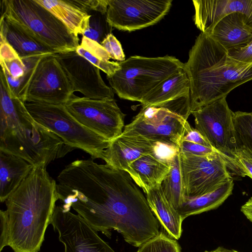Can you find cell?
I'll return each instance as SVG.
<instances>
[{
	"instance_id": "cell-33",
	"label": "cell",
	"mask_w": 252,
	"mask_h": 252,
	"mask_svg": "<svg viewBox=\"0 0 252 252\" xmlns=\"http://www.w3.org/2000/svg\"><path fill=\"white\" fill-rule=\"evenodd\" d=\"M80 45L96 58L103 61H109L110 57L109 54L97 42L82 35Z\"/></svg>"
},
{
	"instance_id": "cell-40",
	"label": "cell",
	"mask_w": 252,
	"mask_h": 252,
	"mask_svg": "<svg viewBox=\"0 0 252 252\" xmlns=\"http://www.w3.org/2000/svg\"><path fill=\"white\" fill-rule=\"evenodd\" d=\"M204 252H239L236 250H229L225 249L224 248L219 247L216 249L215 250H214L213 251H205Z\"/></svg>"
},
{
	"instance_id": "cell-23",
	"label": "cell",
	"mask_w": 252,
	"mask_h": 252,
	"mask_svg": "<svg viewBox=\"0 0 252 252\" xmlns=\"http://www.w3.org/2000/svg\"><path fill=\"white\" fill-rule=\"evenodd\" d=\"M0 200L4 202L19 187L33 166L26 160L0 151Z\"/></svg>"
},
{
	"instance_id": "cell-37",
	"label": "cell",
	"mask_w": 252,
	"mask_h": 252,
	"mask_svg": "<svg viewBox=\"0 0 252 252\" xmlns=\"http://www.w3.org/2000/svg\"><path fill=\"white\" fill-rule=\"evenodd\" d=\"M182 141H186L212 147L207 139L195 128L190 127L186 132Z\"/></svg>"
},
{
	"instance_id": "cell-30",
	"label": "cell",
	"mask_w": 252,
	"mask_h": 252,
	"mask_svg": "<svg viewBox=\"0 0 252 252\" xmlns=\"http://www.w3.org/2000/svg\"><path fill=\"white\" fill-rule=\"evenodd\" d=\"M180 152V147L176 145L162 141H155L151 155L160 161L171 165Z\"/></svg>"
},
{
	"instance_id": "cell-6",
	"label": "cell",
	"mask_w": 252,
	"mask_h": 252,
	"mask_svg": "<svg viewBox=\"0 0 252 252\" xmlns=\"http://www.w3.org/2000/svg\"><path fill=\"white\" fill-rule=\"evenodd\" d=\"M119 63L120 68L106 77L111 88L121 98L140 102L184 66L179 60L168 55L154 58L133 56Z\"/></svg>"
},
{
	"instance_id": "cell-2",
	"label": "cell",
	"mask_w": 252,
	"mask_h": 252,
	"mask_svg": "<svg viewBox=\"0 0 252 252\" xmlns=\"http://www.w3.org/2000/svg\"><path fill=\"white\" fill-rule=\"evenodd\" d=\"M43 165L33 166L0 211V252H39L59 200L57 182Z\"/></svg>"
},
{
	"instance_id": "cell-36",
	"label": "cell",
	"mask_w": 252,
	"mask_h": 252,
	"mask_svg": "<svg viewBox=\"0 0 252 252\" xmlns=\"http://www.w3.org/2000/svg\"><path fill=\"white\" fill-rule=\"evenodd\" d=\"M234 159L244 176H249L252 179V156L243 151H236Z\"/></svg>"
},
{
	"instance_id": "cell-29",
	"label": "cell",
	"mask_w": 252,
	"mask_h": 252,
	"mask_svg": "<svg viewBox=\"0 0 252 252\" xmlns=\"http://www.w3.org/2000/svg\"><path fill=\"white\" fill-rule=\"evenodd\" d=\"M180 245L175 239L163 232L147 241L139 247L136 252H181Z\"/></svg>"
},
{
	"instance_id": "cell-19",
	"label": "cell",
	"mask_w": 252,
	"mask_h": 252,
	"mask_svg": "<svg viewBox=\"0 0 252 252\" xmlns=\"http://www.w3.org/2000/svg\"><path fill=\"white\" fill-rule=\"evenodd\" d=\"M206 34L228 51L248 44L252 40V28L244 14L234 12L220 19Z\"/></svg>"
},
{
	"instance_id": "cell-26",
	"label": "cell",
	"mask_w": 252,
	"mask_h": 252,
	"mask_svg": "<svg viewBox=\"0 0 252 252\" xmlns=\"http://www.w3.org/2000/svg\"><path fill=\"white\" fill-rule=\"evenodd\" d=\"M171 166V169L161 186L168 200L177 209L185 202L187 198L181 172L179 155Z\"/></svg>"
},
{
	"instance_id": "cell-9",
	"label": "cell",
	"mask_w": 252,
	"mask_h": 252,
	"mask_svg": "<svg viewBox=\"0 0 252 252\" xmlns=\"http://www.w3.org/2000/svg\"><path fill=\"white\" fill-rule=\"evenodd\" d=\"M64 105L79 123L109 141L123 133L125 114L114 98L94 99L73 94Z\"/></svg>"
},
{
	"instance_id": "cell-15",
	"label": "cell",
	"mask_w": 252,
	"mask_h": 252,
	"mask_svg": "<svg viewBox=\"0 0 252 252\" xmlns=\"http://www.w3.org/2000/svg\"><path fill=\"white\" fill-rule=\"evenodd\" d=\"M73 89L87 98L94 99L114 98L112 89L102 79L100 69L75 51L55 53Z\"/></svg>"
},
{
	"instance_id": "cell-17",
	"label": "cell",
	"mask_w": 252,
	"mask_h": 252,
	"mask_svg": "<svg viewBox=\"0 0 252 252\" xmlns=\"http://www.w3.org/2000/svg\"><path fill=\"white\" fill-rule=\"evenodd\" d=\"M194 24L208 34L214 26L226 15L240 12L245 15L252 28V0H193Z\"/></svg>"
},
{
	"instance_id": "cell-13",
	"label": "cell",
	"mask_w": 252,
	"mask_h": 252,
	"mask_svg": "<svg viewBox=\"0 0 252 252\" xmlns=\"http://www.w3.org/2000/svg\"><path fill=\"white\" fill-rule=\"evenodd\" d=\"M172 0H108L106 18L119 30L132 32L153 25L168 13Z\"/></svg>"
},
{
	"instance_id": "cell-20",
	"label": "cell",
	"mask_w": 252,
	"mask_h": 252,
	"mask_svg": "<svg viewBox=\"0 0 252 252\" xmlns=\"http://www.w3.org/2000/svg\"><path fill=\"white\" fill-rule=\"evenodd\" d=\"M0 28V39L8 43L21 59L54 54L19 26L2 17Z\"/></svg>"
},
{
	"instance_id": "cell-3",
	"label": "cell",
	"mask_w": 252,
	"mask_h": 252,
	"mask_svg": "<svg viewBox=\"0 0 252 252\" xmlns=\"http://www.w3.org/2000/svg\"><path fill=\"white\" fill-rule=\"evenodd\" d=\"M0 74V151L19 157L33 166L47 167L71 151L33 119L25 102L11 93L2 69Z\"/></svg>"
},
{
	"instance_id": "cell-16",
	"label": "cell",
	"mask_w": 252,
	"mask_h": 252,
	"mask_svg": "<svg viewBox=\"0 0 252 252\" xmlns=\"http://www.w3.org/2000/svg\"><path fill=\"white\" fill-rule=\"evenodd\" d=\"M142 106L163 107L183 117L190 114V81L184 68L167 79L141 102Z\"/></svg>"
},
{
	"instance_id": "cell-34",
	"label": "cell",
	"mask_w": 252,
	"mask_h": 252,
	"mask_svg": "<svg viewBox=\"0 0 252 252\" xmlns=\"http://www.w3.org/2000/svg\"><path fill=\"white\" fill-rule=\"evenodd\" d=\"M73 2L89 14L98 11L106 14L108 0H72Z\"/></svg>"
},
{
	"instance_id": "cell-1",
	"label": "cell",
	"mask_w": 252,
	"mask_h": 252,
	"mask_svg": "<svg viewBox=\"0 0 252 252\" xmlns=\"http://www.w3.org/2000/svg\"><path fill=\"white\" fill-rule=\"evenodd\" d=\"M59 200L73 209L96 232L110 238L112 230L139 247L159 233V224L146 197L126 172L92 158L70 163L57 177Z\"/></svg>"
},
{
	"instance_id": "cell-28",
	"label": "cell",
	"mask_w": 252,
	"mask_h": 252,
	"mask_svg": "<svg viewBox=\"0 0 252 252\" xmlns=\"http://www.w3.org/2000/svg\"><path fill=\"white\" fill-rule=\"evenodd\" d=\"M89 26L82 35L101 44L106 36L111 33L112 27L108 23L106 14L91 12Z\"/></svg>"
},
{
	"instance_id": "cell-4",
	"label": "cell",
	"mask_w": 252,
	"mask_h": 252,
	"mask_svg": "<svg viewBox=\"0 0 252 252\" xmlns=\"http://www.w3.org/2000/svg\"><path fill=\"white\" fill-rule=\"evenodd\" d=\"M184 69L190 81V111L223 97L252 80V63L230 58L228 51L201 32L189 52Z\"/></svg>"
},
{
	"instance_id": "cell-5",
	"label": "cell",
	"mask_w": 252,
	"mask_h": 252,
	"mask_svg": "<svg viewBox=\"0 0 252 252\" xmlns=\"http://www.w3.org/2000/svg\"><path fill=\"white\" fill-rule=\"evenodd\" d=\"M1 16L54 54L76 51L78 36L35 0H1Z\"/></svg>"
},
{
	"instance_id": "cell-24",
	"label": "cell",
	"mask_w": 252,
	"mask_h": 252,
	"mask_svg": "<svg viewBox=\"0 0 252 252\" xmlns=\"http://www.w3.org/2000/svg\"><path fill=\"white\" fill-rule=\"evenodd\" d=\"M63 23L76 36L83 35L89 26L91 15L72 0H35Z\"/></svg>"
},
{
	"instance_id": "cell-11",
	"label": "cell",
	"mask_w": 252,
	"mask_h": 252,
	"mask_svg": "<svg viewBox=\"0 0 252 252\" xmlns=\"http://www.w3.org/2000/svg\"><path fill=\"white\" fill-rule=\"evenodd\" d=\"M74 92L54 54L42 56L29 85L25 103L65 105Z\"/></svg>"
},
{
	"instance_id": "cell-35",
	"label": "cell",
	"mask_w": 252,
	"mask_h": 252,
	"mask_svg": "<svg viewBox=\"0 0 252 252\" xmlns=\"http://www.w3.org/2000/svg\"><path fill=\"white\" fill-rule=\"evenodd\" d=\"M228 56L237 61L252 63V40L246 46L228 51Z\"/></svg>"
},
{
	"instance_id": "cell-10",
	"label": "cell",
	"mask_w": 252,
	"mask_h": 252,
	"mask_svg": "<svg viewBox=\"0 0 252 252\" xmlns=\"http://www.w3.org/2000/svg\"><path fill=\"white\" fill-rule=\"evenodd\" d=\"M190 126L187 120L169 110L142 106L132 121L124 127L123 134L140 136L153 141H162L180 147Z\"/></svg>"
},
{
	"instance_id": "cell-31",
	"label": "cell",
	"mask_w": 252,
	"mask_h": 252,
	"mask_svg": "<svg viewBox=\"0 0 252 252\" xmlns=\"http://www.w3.org/2000/svg\"><path fill=\"white\" fill-rule=\"evenodd\" d=\"M75 51L79 55L87 59L94 65L105 72L107 74V76L113 75L120 68L119 62L100 60L91 54L88 51L80 45L77 48Z\"/></svg>"
},
{
	"instance_id": "cell-39",
	"label": "cell",
	"mask_w": 252,
	"mask_h": 252,
	"mask_svg": "<svg viewBox=\"0 0 252 252\" xmlns=\"http://www.w3.org/2000/svg\"><path fill=\"white\" fill-rule=\"evenodd\" d=\"M241 211L252 223V197L241 206Z\"/></svg>"
},
{
	"instance_id": "cell-21",
	"label": "cell",
	"mask_w": 252,
	"mask_h": 252,
	"mask_svg": "<svg viewBox=\"0 0 252 252\" xmlns=\"http://www.w3.org/2000/svg\"><path fill=\"white\" fill-rule=\"evenodd\" d=\"M145 193L149 206L169 237L175 240L181 237L184 220L168 200L161 185L147 190Z\"/></svg>"
},
{
	"instance_id": "cell-27",
	"label": "cell",
	"mask_w": 252,
	"mask_h": 252,
	"mask_svg": "<svg viewBox=\"0 0 252 252\" xmlns=\"http://www.w3.org/2000/svg\"><path fill=\"white\" fill-rule=\"evenodd\" d=\"M233 124L236 150L252 156V112H233Z\"/></svg>"
},
{
	"instance_id": "cell-12",
	"label": "cell",
	"mask_w": 252,
	"mask_h": 252,
	"mask_svg": "<svg viewBox=\"0 0 252 252\" xmlns=\"http://www.w3.org/2000/svg\"><path fill=\"white\" fill-rule=\"evenodd\" d=\"M191 114L194 118L195 128L211 147L235 161L233 112L229 108L226 97L206 105Z\"/></svg>"
},
{
	"instance_id": "cell-22",
	"label": "cell",
	"mask_w": 252,
	"mask_h": 252,
	"mask_svg": "<svg viewBox=\"0 0 252 252\" xmlns=\"http://www.w3.org/2000/svg\"><path fill=\"white\" fill-rule=\"evenodd\" d=\"M171 165L158 159L151 154L143 156L130 165L127 173L144 193L160 186L171 169Z\"/></svg>"
},
{
	"instance_id": "cell-8",
	"label": "cell",
	"mask_w": 252,
	"mask_h": 252,
	"mask_svg": "<svg viewBox=\"0 0 252 252\" xmlns=\"http://www.w3.org/2000/svg\"><path fill=\"white\" fill-rule=\"evenodd\" d=\"M181 172L187 197L204 195L217 189L241 171L222 156L203 157L180 152Z\"/></svg>"
},
{
	"instance_id": "cell-7",
	"label": "cell",
	"mask_w": 252,
	"mask_h": 252,
	"mask_svg": "<svg viewBox=\"0 0 252 252\" xmlns=\"http://www.w3.org/2000/svg\"><path fill=\"white\" fill-rule=\"evenodd\" d=\"M25 104L33 119L60 137L67 147L81 149L94 160L102 159L109 141L79 123L64 105L32 102Z\"/></svg>"
},
{
	"instance_id": "cell-14",
	"label": "cell",
	"mask_w": 252,
	"mask_h": 252,
	"mask_svg": "<svg viewBox=\"0 0 252 252\" xmlns=\"http://www.w3.org/2000/svg\"><path fill=\"white\" fill-rule=\"evenodd\" d=\"M64 252H115L80 215L56 206L50 222Z\"/></svg>"
},
{
	"instance_id": "cell-32",
	"label": "cell",
	"mask_w": 252,
	"mask_h": 252,
	"mask_svg": "<svg viewBox=\"0 0 252 252\" xmlns=\"http://www.w3.org/2000/svg\"><path fill=\"white\" fill-rule=\"evenodd\" d=\"M101 45L109 54L110 58L119 62L125 60L121 44L112 33L106 36Z\"/></svg>"
},
{
	"instance_id": "cell-18",
	"label": "cell",
	"mask_w": 252,
	"mask_h": 252,
	"mask_svg": "<svg viewBox=\"0 0 252 252\" xmlns=\"http://www.w3.org/2000/svg\"><path fill=\"white\" fill-rule=\"evenodd\" d=\"M154 142L140 136L122 133L109 141L102 159L106 164L127 173L133 162L143 156L152 154Z\"/></svg>"
},
{
	"instance_id": "cell-38",
	"label": "cell",
	"mask_w": 252,
	"mask_h": 252,
	"mask_svg": "<svg viewBox=\"0 0 252 252\" xmlns=\"http://www.w3.org/2000/svg\"><path fill=\"white\" fill-rule=\"evenodd\" d=\"M20 58L14 49L5 40L0 39V61H8Z\"/></svg>"
},
{
	"instance_id": "cell-25",
	"label": "cell",
	"mask_w": 252,
	"mask_h": 252,
	"mask_svg": "<svg viewBox=\"0 0 252 252\" xmlns=\"http://www.w3.org/2000/svg\"><path fill=\"white\" fill-rule=\"evenodd\" d=\"M233 186L231 179L213 191L197 197H187L185 202L176 210L184 220L191 215L216 209L232 194Z\"/></svg>"
}]
</instances>
